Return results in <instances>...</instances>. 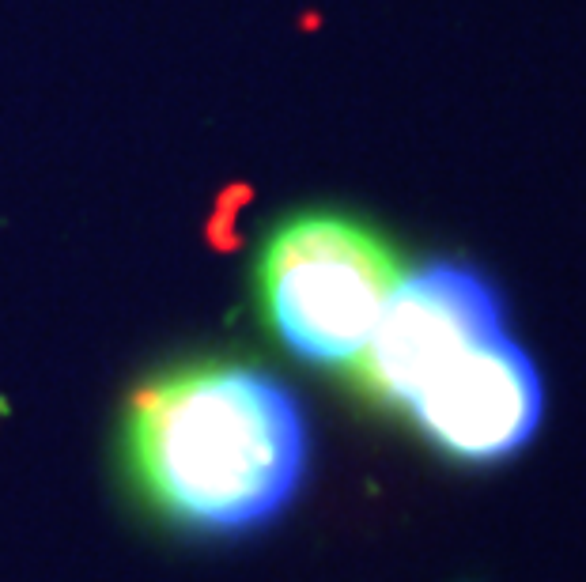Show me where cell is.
<instances>
[{
	"mask_svg": "<svg viewBox=\"0 0 586 582\" xmlns=\"http://www.w3.org/2000/svg\"><path fill=\"white\" fill-rule=\"evenodd\" d=\"M405 409L450 458L500 462L541 428L545 386L526 348L496 333L443 367Z\"/></svg>",
	"mask_w": 586,
	"mask_h": 582,
	"instance_id": "4",
	"label": "cell"
},
{
	"mask_svg": "<svg viewBox=\"0 0 586 582\" xmlns=\"http://www.w3.org/2000/svg\"><path fill=\"white\" fill-rule=\"evenodd\" d=\"M401 276L394 250L367 223L307 212L269 235L258 295L273 333L299 360L356 363Z\"/></svg>",
	"mask_w": 586,
	"mask_h": 582,
	"instance_id": "2",
	"label": "cell"
},
{
	"mask_svg": "<svg viewBox=\"0 0 586 582\" xmlns=\"http://www.w3.org/2000/svg\"><path fill=\"white\" fill-rule=\"evenodd\" d=\"M496 333H503L500 291L466 265L439 261L397 280L356 356V375L371 397L409 405L443 367Z\"/></svg>",
	"mask_w": 586,
	"mask_h": 582,
	"instance_id": "3",
	"label": "cell"
},
{
	"mask_svg": "<svg viewBox=\"0 0 586 582\" xmlns=\"http://www.w3.org/2000/svg\"><path fill=\"white\" fill-rule=\"evenodd\" d=\"M121 454L159 518L201 537H239L288 511L307 473V424L276 378L201 363L129 401Z\"/></svg>",
	"mask_w": 586,
	"mask_h": 582,
	"instance_id": "1",
	"label": "cell"
}]
</instances>
